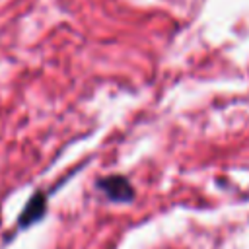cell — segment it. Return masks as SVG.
<instances>
[{"mask_svg": "<svg viewBox=\"0 0 249 249\" xmlns=\"http://www.w3.org/2000/svg\"><path fill=\"white\" fill-rule=\"evenodd\" d=\"M99 189L113 202H128L134 196V187L123 175H109L99 181Z\"/></svg>", "mask_w": 249, "mask_h": 249, "instance_id": "obj_1", "label": "cell"}, {"mask_svg": "<svg viewBox=\"0 0 249 249\" xmlns=\"http://www.w3.org/2000/svg\"><path fill=\"white\" fill-rule=\"evenodd\" d=\"M43 212H45V196H43V193H35V196L29 200L27 208L23 210V214L19 218V228H25L31 222L39 220L43 216Z\"/></svg>", "mask_w": 249, "mask_h": 249, "instance_id": "obj_2", "label": "cell"}]
</instances>
